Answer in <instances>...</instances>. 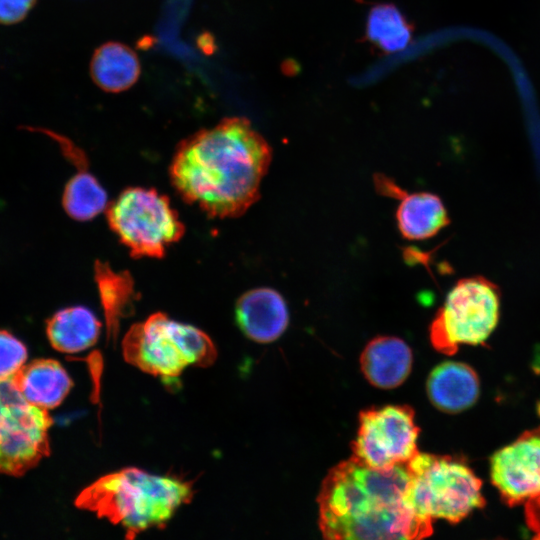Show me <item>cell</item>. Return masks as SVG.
I'll use <instances>...</instances> for the list:
<instances>
[{"mask_svg":"<svg viewBox=\"0 0 540 540\" xmlns=\"http://www.w3.org/2000/svg\"><path fill=\"white\" fill-rule=\"evenodd\" d=\"M271 160L269 144L251 123L232 117L183 140L169 172L187 203L211 217L234 218L259 199Z\"/></svg>","mask_w":540,"mask_h":540,"instance_id":"cell-1","label":"cell"},{"mask_svg":"<svg viewBox=\"0 0 540 540\" xmlns=\"http://www.w3.org/2000/svg\"><path fill=\"white\" fill-rule=\"evenodd\" d=\"M491 480L510 505L540 497V426L492 456Z\"/></svg>","mask_w":540,"mask_h":540,"instance_id":"cell-10","label":"cell"},{"mask_svg":"<svg viewBox=\"0 0 540 540\" xmlns=\"http://www.w3.org/2000/svg\"><path fill=\"white\" fill-rule=\"evenodd\" d=\"M94 278L104 313L107 341H115L121 320L130 315L134 308L133 278L128 272H116L108 263L101 261L95 263Z\"/></svg>","mask_w":540,"mask_h":540,"instance_id":"cell-17","label":"cell"},{"mask_svg":"<svg viewBox=\"0 0 540 540\" xmlns=\"http://www.w3.org/2000/svg\"><path fill=\"white\" fill-rule=\"evenodd\" d=\"M500 291L488 279L459 280L449 291L430 326L433 347L452 355L459 345H478L490 336L499 320Z\"/></svg>","mask_w":540,"mask_h":540,"instance_id":"cell-7","label":"cell"},{"mask_svg":"<svg viewBox=\"0 0 540 540\" xmlns=\"http://www.w3.org/2000/svg\"><path fill=\"white\" fill-rule=\"evenodd\" d=\"M26 359V346L10 332L0 330V380L15 377Z\"/></svg>","mask_w":540,"mask_h":540,"instance_id":"cell-21","label":"cell"},{"mask_svg":"<svg viewBox=\"0 0 540 540\" xmlns=\"http://www.w3.org/2000/svg\"><path fill=\"white\" fill-rule=\"evenodd\" d=\"M236 321L251 340L269 343L286 330L289 314L286 302L279 292L261 287L249 290L237 300Z\"/></svg>","mask_w":540,"mask_h":540,"instance_id":"cell-12","label":"cell"},{"mask_svg":"<svg viewBox=\"0 0 540 540\" xmlns=\"http://www.w3.org/2000/svg\"><path fill=\"white\" fill-rule=\"evenodd\" d=\"M105 211L110 228L136 258L163 257L185 232L168 197L155 189L127 188Z\"/></svg>","mask_w":540,"mask_h":540,"instance_id":"cell-6","label":"cell"},{"mask_svg":"<svg viewBox=\"0 0 540 540\" xmlns=\"http://www.w3.org/2000/svg\"><path fill=\"white\" fill-rule=\"evenodd\" d=\"M408 499L423 519L457 523L482 507L481 481L462 461L418 452L408 463Z\"/></svg>","mask_w":540,"mask_h":540,"instance_id":"cell-5","label":"cell"},{"mask_svg":"<svg viewBox=\"0 0 540 540\" xmlns=\"http://www.w3.org/2000/svg\"><path fill=\"white\" fill-rule=\"evenodd\" d=\"M526 515L529 526L540 538V497L527 502Z\"/></svg>","mask_w":540,"mask_h":540,"instance_id":"cell-23","label":"cell"},{"mask_svg":"<svg viewBox=\"0 0 540 540\" xmlns=\"http://www.w3.org/2000/svg\"><path fill=\"white\" fill-rule=\"evenodd\" d=\"M406 464L376 469L355 456L333 467L317 501L319 527L326 539H422L432 523L408 499Z\"/></svg>","mask_w":540,"mask_h":540,"instance_id":"cell-2","label":"cell"},{"mask_svg":"<svg viewBox=\"0 0 540 540\" xmlns=\"http://www.w3.org/2000/svg\"><path fill=\"white\" fill-rule=\"evenodd\" d=\"M418 434L414 411L409 406L389 405L363 411L352 443L353 456L376 469L406 464L419 452Z\"/></svg>","mask_w":540,"mask_h":540,"instance_id":"cell-9","label":"cell"},{"mask_svg":"<svg viewBox=\"0 0 540 540\" xmlns=\"http://www.w3.org/2000/svg\"><path fill=\"white\" fill-rule=\"evenodd\" d=\"M47 410L28 402L13 378L0 380V474L19 476L49 455Z\"/></svg>","mask_w":540,"mask_h":540,"instance_id":"cell-8","label":"cell"},{"mask_svg":"<svg viewBox=\"0 0 540 540\" xmlns=\"http://www.w3.org/2000/svg\"><path fill=\"white\" fill-rule=\"evenodd\" d=\"M193 495L192 484L187 481L126 468L85 488L75 505L122 526L126 538L134 539L145 530L163 528Z\"/></svg>","mask_w":540,"mask_h":540,"instance_id":"cell-3","label":"cell"},{"mask_svg":"<svg viewBox=\"0 0 540 540\" xmlns=\"http://www.w3.org/2000/svg\"><path fill=\"white\" fill-rule=\"evenodd\" d=\"M122 350L126 362L164 379L178 377L191 365L210 366L217 358L216 347L206 333L160 312L132 325Z\"/></svg>","mask_w":540,"mask_h":540,"instance_id":"cell-4","label":"cell"},{"mask_svg":"<svg viewBox=\"0 0 540 540\" xmlns=\"http://www.w3.org/2000/svg\"><path fill=\"white\" fill-rule=\"evenodd\" d=\"M101 322L84 306H70L55 312L46 324L51 345L63 353H77L98 340Z\"/></svg>","mask_w":540,"mask_h":540,"instance_id":"cell-16","label":"cell"},{"mask_svg":"<svg viewBox=\"0 0 540 540\" xmlns=\"http://www.w3.org/2000/svg\"><path fill=\"white\" fill-rule=\"evenodd\" d=\"M14 380L28 402L46 410L58 406L73 385L62 365L52 359H39L23 366Z\"/></svg>","mask_w":540,"mask_h":540,"instance_id":"cell-15","label":"cell"},{"mask_svg":"<svg viewBox=\"0 0 540 540\" xmlns=\"http://www.w3.org/2000/svg\"><path fill=\"white\" fill-rule=\"evenodd\" d=\"M367 37L386 52L406 47L411 39V27L402 13L391 4L372 8L366 25Z\"/></svg>","mask_w":540,"mask_h":540,"instance_id":"cell-20","label":"cell"},{"mask_svg":"<svg viewBox=\"0 0 540 540\" xmlns=\"http://www.w3.org/2000/svg\"><path fill=\"white\" fill-rule=\"evenodd\" d=\"M374 182L379 193L400 200L396 220L404 238L428 239L450 223L447 210L437 195L430 192L408 193L382 174H376Z\"/></svg>","mask_w":540,"mask_h":540,"instance_id":"cell-11","label":"cell"},{"mask_svg":"<svg viewBox=\"0 0 540 540\" xmlns=\"http://www.w3.org/2000/svg\"><path fill=\"white\" fill-rule=\"evenodd\" d=\"M412 360L411 349L403 340L381 336L366 345L360 363L364 376L372 385L391 389L405 381Z\"/></svg>","mask_w":540,"mask_h":540,"instance_id":"cell-13","label":"cell"},{"mask_svg":"<svg viewBox=\"0 0 540 540\" xmlns=\"http://www.w3.org/2000/svg\"><path fill=\"white\" fill-rule=\"evenodd\" d=\"M479 379L464 363L444 362L434 368L427 381L430 401L441 411L456 413L473 405L479 395Z\"/></svg>","mask_w":540,"mask_h":540,"instance_id":"cell-14","label":"cell"},{"mask_svg":"<svg viewBox=\"0 0 540 540\" xmlns=\"http://www.w3.org/2000/svg\"><path fill=\"white\" fill-rule=\"evenodd\" d=\"M77 169L65 185L62 205L72 219L88 221L106 210L107 193L87 166Z\"/></svg>","mask_w":540,"mask_h":540,"instance_id":"cell-19","label":"cell"},{"mask_svg":"<svg viewBox=\"0 0 540 540\" xmlns=\"http://www.w3.org/2000/svg\"><path fill=\"white\" fill-rule=\"evenodd\" d=\"M37 0H0V24L11 25L22 21Z\"/></svg>","mask_w":540,"mask_h":540,"instance_id":"cell-22","label":"cell"},{"mask_svg":"<svg viewBox=\"0 0 540 540\" xmlns=\"http://www.w3.org/2000/svg\"><path fill=\"white\" fill-rule=\"evenodd\" d=\"M140 63L135 52L118 42L100 46L91 60V76L95 84L107 92H121L139 78Z\"/></svg>","mask_w":540,"mask_h":540,"instance_id":"cell-18","label":"cell"}]
</instances>
